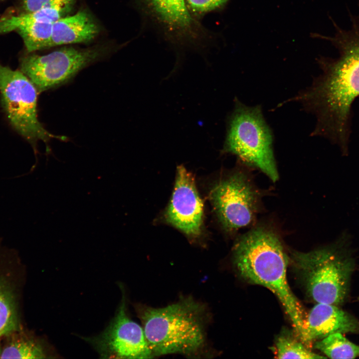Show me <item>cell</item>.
<instances>
[{
	"instance_id": "6da1fadb",
	"label": "cell",
	"mask_w": 359,
	"mask_h": 359,
	"mask_svg": "<svg viewBox=\"0 0 359 359\" xmlns=\"http://www.w3.org/2000/svg\"><path fill=\"white\" fill-rule=\"evenodd\" d=\"M349 13L350 29H343L331 17L334 34L313 35L330 42L339 56L319 57L317 61L321 73L309 87L284 102H299L304 110L315 116L316 125L311 136L328 140L344 155L349 150L353 105L359 97V12Z\"/></svg>"
},
{
	"instance_id": "7a4b0ae2",
	"label": "cell",
	"mask_w": 359,
	"mask_h": 359,
	"mask_svg": "<svg viewBox=\"0 0 359 359\" xmlns=\"http://www.w3.org/2000/svg\"><path fill=\"white\" fill-rule=\"evenodd\" d=\"M233 260L243 278L267 288L277 296L298 338L304 342L307 315L289 285L288 257L278 235L267 227L252 228L235 243Z\"/></svg>"
},
{
	"instance_id": "3957f363",
	"label": "cell",
	"mask_w": 359,
	"mask_h": 359,
	"mask_svg": "<svg viewBox=\"0 0 359 359\" xmlns=\"http://www.w3.org/2000/svg\"><path fill=\"white\" fill-rule=\"evenodd\" d=\"M154 357L199 355L206 345L207 312L202 303L183 297L161 308L135 306Z\"/></svg>"
},
{
	"instance_id": "277c9868",
	"label": "cell",
	"mask_w": 359,
	"mask_h": 359,
	"mask_svg": "<svg viewBox=\"0 0 359 359\" xmlns=\"http://www.w3.org/2000/svg\"><path fill=\"white\" fill-rule=\"evenodd\" d=\"M291 259L314 302L338 306L347 299L355 263L343 242L308 252L294 251Z\"/></svg>"
},
{
	"instance_id": "5b68a950",
	"label": "cell",
	"mask_w": 359,
	"mask_h": 359,
	"mask_svg": "<svg viewBox=\"0 0 359 359\" xmlns=\"http://www.w3.org/2000/svg\"><path fill=\"white\" fill-rule=\"evenodd\" d=\"M273 136L260 105L248 106L237 98L228 116L222 153L236 156L256 168L273 182L279 179L273 149Z\"/></svg>"
},
{
	"instance_id": "8992f818",
	"label": "cell",
	"mask_w": 359,
	"mask_h": 359,
	"mask_svg": "<svg viewBox=\"0 0 359 359\" xmlns=\"http://www.w3.org/2000/svg\"><path fill=\"white\" fill-rule=\"evenodd\" d=\"M0 92L3 108L15 130L30 144L35 155L38 141L45 143L46 153L51 139L65 141V136L53 134L39 121L37 113L38 91L21 71L13 70L0 63Z\"/></svg>"
},
{
	"instance_id": "52a82bcc",
	"label": "cell",
	"mask_w": 359,
	"mask_h": 359,
	"mask_svg": "<svg viewBox=\"0 0 359 359\" xmlns=\"http://www.w3.org/2000/svg\"><path fill=\"white\" fill-rule=\"evenodd\" d=\"M110 48L105 44L70 47L43 55H27L20 60L21 71L38 92H44L68 82L82 69L108 55Z\"/></svg>"
},
{
	"instance_id": "ba28073f",
	"label": "cell",
	"mask_w": 359,
	"mask_h": 359,
	"mask_svg": "<svg viewBox=\"0 0 359 359\" xmlns=\"http://www.w3.org/2000/svg\"><path fill=\"white\" fill-rule=\"evenodd\" d=\"M210 199L224 229L235 232L252 224L259 211L260 194L241 171L226 176L212 187Z\"/></svg>"
},
{
	"instance_id": "9c48e42d",
	"label": "cell",
	"mask_w": 359,
	"mask_h": 359,
	"mask_svg": "<svg viewBox=\"0 0 359 359\" xmlns=\"http://www.w3.org/2000/svg\"><path fill=\"white\" fill-rule=\"evenodd\" d=\"M91 342L104 358L151 359L154 357L142 326L127 314L125 296L109 326Z\"/></svg>"
},
{
	"instance_id": "30bf717a",
	"label": "cell",
	"mask_w": 359,
	"mask_h": 359,
	"mask_svg": "<svg viewBox=\"0 0 359 359\" xmlns=\"http://www.w3.org/2000/svg\"><path fill=\"white\" fill-rule=\"evenodd\" d=\"M203 217V203L194 179L184 167L179 166L166 220L189 238L195 239L202 232Z\"/></svg>"
},
{
	"instance_id": "8fae6325",
	"label": "cell",
	"mask_w": 359,
	"mask_h": 359,
	"mask_svg": "<svg viewBox=\"0 0 359 359\" xmlns=\"http://www.w3.org/2000/svg\"><path fill=\"white\" fill-rule=\"evenodd\" d=\"M337 332L359 334V320L336 305L317 303L306 316L304 343Z\"/></svg>"
},
{
	"instance_id": "7c38bea8",
	"label": "cell",
	"mask_w": 359,
	"mask_h": 359,
	"mask_svg": "<svg viewBox=\"0 0 359 359\" xmlns=\"http://www.w3.org/2000/svg\"><path fill=\"white\" fill-rule=\"evenodd\" d=\"M100 27L91 14L81 9L74 14L63 17L53 24L50 47L86 43L99 34Z\"/></svg>"
},
{
	"instance_id": "4fadbf2b",
	"label": "cell",
	"mask_w": 359,
	"mask_h": 359,
	"mask_svg": "<svg viewBox=\"0 0 359 359\" xmlns=\"http://www.w3.org/2000/svg\"><path fill=\"white\" fill-rule=\"evenodd\" d=\"M154 15L160 22L176 30H188L192 18L185 0H144Z\"/></svg>"
},
{
	"instance_id": "5bb4252c",
	"label": "cell",
	"mask_w": 359,
	"mask_h": 359,
	"mask_svg": "<svg viewBox=\"0 0 359 359\" xmlns=\"http://www.w3.org/2000/svg\"><path fill=\"white\" fill-rule=\"evenodd\" d=\"M18 327L14 293L9 284L0 277V338L11 334Z\"/></svg>"
},
{
	"instance_id": "9a60e30c",
	"label": "cell",
	"mask_w": 359,
	"mask_h": 359,
	"mask_svg": "<svg viewBox=\"0 0 359 359\" xmlns=\"http://www.w3.org/2000/svg\"><path fill=\"white\" fill-rule=\"evenodd\" d=\"M315 347L331 359H354L359 357V345L352 343L339 332L323 338L316 343Z\"/></svg>"
},
{
	"instance_id": "2e32d148",
	"label": "cell",
	"mask_w": 359,
	"mask_h": 359,
	"mask_svg": "<svg viewBox=\"0 0 359 359\" xmlns=\"http://www.w3.org/2000/svg\"><path fill=\"white\" fill-rule=\"evenodd\" d=\"M275 355L278 359H323L309 350L300 339L288 334H283L277 339L274 348Z\"/></svg>"
},
{
	"instance_id": "e0dca14e",
	"label": "cell",
	"mask_w": 359,
	"mask_h": 359,
	"mask_svg": "<svg viewBox=\"0 0 359 359\" xmlns=\"http://www.w3.org/2000/svg\"><path fill=\"white\" fill-rule=\"evenodd\" d=\"M45 354L40 345L31 340L11 341L1 350L0 359H42Z\"/></svg>"
},
{
	"instance_id": "ac0fdd59",
	"label": "cell",
	"mask_w": 359,
	"mask_h": 359,
	"mask_svg": "<svg viewBox=\"0 0 359 359\" xmlns=\"http://www.w3.org/2000/svg\"><path fill=\"white\" fill-rule=\"evenodd\" d=\"M76 0H22L21 6L23 13L37 11L43 7L56 4L74 5Z\"/></svg>"
},
{
	"instance_id": "d6986e66",
	"label": "cell",
	"mask_w": 359,
	"mask_h": 359,
	"mask_svg": "<svg viewBox=\"0 0 359 359\" xmlns=\"http://www.w3.org/2000/svg\"><path fill=\"white\" fill-rule=\"evenodd\" d=\"M191 11L196 13L208 12L225 4L228 0H185Z\"/></svg>"
},
{
	"instance_id": "ffe728a7",
	"label": "cell",
	"mask_w": 359,
	"mask_h": 359,
	"mask_svg": "<svg viewBox=\"0 0 359 359\" xmlns=\"http://www.w3.org/2000/svg\"><path fill=\"white\" fill-rule=\"evenodd\" d=\"M1 350H2V349H1L0 348V356H1Z\"/></svg>"
}]
</instances>
